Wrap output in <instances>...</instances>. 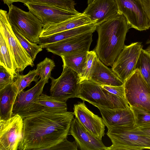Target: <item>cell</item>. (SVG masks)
Listing matches in <instances>:
<instances>
[{
  "label": "cell",
  "mask_w": 150,
  "mask_h": 150,
  "mask_svg": "<svg viewBox=\"0 0 150 150\" xmlns=\"http://www.w3.org/2000/svg\"><path fill=\"white\" fill-rule=\"evenodd\" d=\"M70 112L43 111L23 120L20 150H48L67 139L74 119Z\"/></svg>",
  "instance_id": "1"
},
{
  "label": "cell",
  "mask_w": 150,
  "mask_h": 150,
  "mask_svg": "<svg viewBox=\"0 0 150 150\" xmlns=\"http://www.w3.org/2000/svg\"><path fill=\"white\" fill-rule=\"evenodd\" d=\"M130 28L125 17L119 11L97 26L98 38L94 51L106 66L112 65L125 45L126 35Z\"/></svg>",
  "instance_id": "2"
},
{
  "label": "cell",
  "mask_w": 150,
  "mask_h": 150,
  "mask_svg": "<svg viewBox=\"0 0 150 150\" xmlns=\"http://www.w3.org/2000/svg\"><path fill=\"white\" fill-rule=\"evenodd\" d=\"M106 134L112 144L105 150L150 149V137L134 125L112 127L108 129Z\"/></svg>",
  "instance_id": "3"
},
{
  "label": "cell",
  "mask_w": 150,
  "mask_h": 150,
  "mask_svg": "<svg viewBox=\"0 0 150 150\" xmlns=\"http://www.w3.org/2000/svg\"><path fill=\"white\" fill-rule=\"evenodd\" d=\"M76 97L93 105L112 109L125 108L129 106L125 100L110 93L89 80L79 83Z\"/></svg>",
  "instance_id": "4"
},
{
  "label": "cell",
  "mask_w": 150,
  "mask_h": 150,
  "mask_svg": "<svg viewBox=\"0 0 150 150\" xmlns=\"http://www.w3.org/2000/svg\"><path fill=\"white\" fill-rule=\"evenodd\" d=\"M0 33L4 37L12 58L16 73L22 72L28 66H34L33 61L15 35L8 18L6 11L0 10Z\"/></svg>",
  "instance_id": "5"
},
{
  "label": "cell",
  "mask_w": 150,
  "mask_h": 150,
  "mask_svg": "<svg viewBox=\"0 0 150 150\" xmlns=\"http://www.w3.org/2000/svg\"><path fill=\"white\" fill-rule=\"evenodd\" d=\"M8 18L13 27L30 42L38 43L43 25L30 11H25L13 4L8 6Z\"/></svg>",
  "instance_id": "6"
},
{
  "label": "cell",
  "mask_w": 150,
  "mask_h": 150,
  "mask_svg": "<svg viewBox=\"0 0 150 150\" xmlns=\"http://www.w3.org/2000/svg\"><path fill=\"white\" fill-rule=\"evenodd\" d=\"M126 100L130 106L150 113V87L136 69L124 83Z\"/></svg>",
  "instance_id": "7"
},
{
  "label": "cell",
  "mask_w": 150,
  "mask_h": 150,
  "mask_svg": "<svg viewBox=\"0 0 150 150\" xmlns=\"http://www.w3.org/2000/svg\"><path fill=\"white\" fill-rule=\"evenodd\" d=\"M48 82L46 79H40L32 88L18 94L13 106V116L18 115L24 119L43 111L39 98Z\"/></svg>",
  "instance_id": "8"
},
{
  "label": "cell",
  "mask_w": 150,
  "mask_h": 150,
  "mask_svg": "<svg viewBox=\"0 0 150 150\" xmlns=\"http://www.w3.org/2000/svg\"><path fill=\"white\" fill-rule=\"evenodd\" d=\"M61 75L54 79L51 76L50 96L58 100L66 102L69 98L76 97L79 84V77L71 69L63 66Z\"/></svg>",
  "instance_id": "9"
},
{
  "label": "cell",
  "mask_w": 150,
  "mask_h": 150,
  "mask_svg": "<svg viewBox=\"0 0 150 150\" xmlns=\"http://www.w3.org/2000/svg\"><path fill=\"white\" fill-rule=\"evenodd\" d=\"M142 49L140 42L125 45L112 66V70L124 83L136 69Z\"/></svg>",
  "instance_id": "10"
},
{
  "label": "cell",
  "mask_w": 150,
  "mask_h": 150,
  "mask_svg": "<svg viewBox=\"0 0 150 150\" xmlns=\"http://www.w3.org/2000/svg\"><path fill=\"white\" fill-rule=\"evenodd\" d=\"M23 119L18 115L0 120V150H17L22 139Z\"/></svg>",
  "instance_id": "11"
},
{
  "label": "cell",
  "mask_w": 150,
  "mask_h": 150,
  "mask_svg": "<svg viewBox=\"0 0 150 150\" xmlns=\"http://www.w3.org/2000/svg\"><path fill=\"white\" fill-rule=\"evenodd\" d=\"M118 11L125 17L130 28L139 31L148 29L150 22L141 0H115Z\"/></svg>",
  "instance_id": "12"
},
{
  "label": "cell",
  "mask_w": 150,
  "mask_h": 150,
  "mask_svg": "<svg viewBox=\"0 0 150 150\" xmlns=\"http://www.w3.org/2000/svg\"><path fill=\"white\" fill-rule=\"evenodd\" d=\"M93 32L85 33L41 47L47 52L60 56L80 51H88Z\"/></svg>",
  "instance_id": "13"
},
{
  "label": "cell",
  "mask_w": 150,
  "mask_h": 150,
  "mask_svg": "<svg viewBox=\"0 0 150 150\" xmlns=\"http://www.w3.org/2000/svg\"><path fill=\"white\" fill-rule=\"evenodd\" d=\"M29 11L42 22L43 26L59 23L75 17L82 13L68 11L53 6L36 4L24 3Z\"/></svg>",
  "instance_id": "14"
},
{
  "label": "cell",
  "mask_w": 150,
  "mask_h": 150,
  "mask_svg": "<svg viewBox=\"0 0 150 150\" xmlns=\"http://www.w3.org/2000/svg\"><path fill=\"white\" fill-rule=\"evenodd\" d=\"M73 110L74 115L79 123L93 136L102 140L105 126L102 118L90 110L84 101L74 104Z\"/></svg>",
  "instance_id": "15"
},
{
  "label": "cell",
  "mask_w": 150,
  "mask_h": 150,
  "mask_svg": "<svg viewBox=\"0 0 150 150\" xmlns=\"http://www.w3.org/2000/svg\"><path fill=\"white\" fill-rule=\"evenodd\" d=\"M118 12L115 0H95L83 13L97 26Z\"/></svg>",
  "instance_id": "16"
},
{
  "label": "cell",
  "mask_w": 150,
  "mask_h": 150,
  "mask_svg": "<svg viewBox=\"0 0 150 150\" xmlns=\"http://www.w3.org/2000/svg\"><path fill=\"white\" fill-rule=\"evenodd\" d=\"M69 135L73 136L81 150H105L107 148L101 140L88 132L76 117L71 122Z\"/></svg>",
  "instance_id": "17"
},
{
  "label": "cell",
  "mask_w": 150,
  "mask_h": 150,
  "mask_svg": "<svg viewBox=\"0 0 150 150\" xmlns=\"http://www.w3.org/2000/svg\"><path fill=\"white\" fill-rule=\"evenodd\" d=\"M103 121L108 129L112 127L134 125L133 112L130 106L123 109H112L98 105Z\"/></svg>",
  "instance_id": "18"
},
{
  "label": "cell",
  "mask_w": 150,
  "mask_h": 150,
  "mask_svg": "<svg viewBox=\"0 0 150 150\" xmlns=\"http://www.w3.org/2000/svg\"><path fill=\"white\" fill-rule=\"evenodd\" d=\"M89 80L100 85L120 86L124 83L112 69L107 67L98 57L96 60Z\"/></svg>",
  "instance_id": "19"
},
{
  "label": "cell",
  "mask_w": 150,
  "mask_h": 150,
  "mask_svg": "<svg viewBox=\"0 0 150 150\" xmlns=\"http://www.w3.org/2000/svg\"><path fill=\"white\" fill-rule=\"evenodd\" d=\"M92 23H94L82 13L79 15L65 21L44 26L40 37L49 36Z\"/></svg>",
  "instance_id": "20"
},
{
  "label": "cell",
  "mask_w": 150,
  "mask_h": 150,
  "mask_svg": "<svg viewBox=\"0 0 150 150\" xmlns=\"http://www.w3.org/2000/svg\"><path fill=\"white\" fill-rule=\"evenodd\" d=\"M97 25L92 23L60 32L49 36L40 37L38 43L41 46L69 38L79 35L96 30Z\"/></svg>",
  "instance_id": "21"
},
{
  "label": "cell",
  "mask_w": 150,
  "mask_h": 150,
  "mask_svg": "<svg viewBox=\"0 0 150 150\" xmlns=\"http://www.w3.org/2000/svg\"><path fill=\"white\" fill-rule=\"evenodd\" d=\"M17 91L10 84L0 90V120H6L12 116L13 105Z\"/></svg>",
  "instance_id": "22"
},
{
  "label": "cell",
  "mask_w": 150,
  "mask_h": 150,
  "mask_svg": "<svg viewBox=\"0 0 150 150\" xmlns=\"http://www.w3.org/2000/svg\"><path fill=\"white\" fill-rule=\"evenodd\" d=\"M88 52L82 51L61 55L60 57L63 62V66L67 67L76 72L80 78L82 74Z\"/></svg>",
  "instance_id": "23"
},
{
  "label": "cell",
  "mask_w": 150,
  "mask_h": 150,
  "mask_svg": "<svg viewBox=\"0 0 150 150\" xmlns=\"http://www.w3.org/2000/svg\"><path fill=\"white\" fill-rule=\"evenodd\" d=\"M8 6L15 2L32 3L55 6L71 12H77L75 9L76 3L73 0H2Z\"/></svg>",
  "instance_id": "24"
},
{
  "label": "cell",
  "mask_w": 150,
  "mask_h": 150,
  "mask_svg": "<svg viewBox=\"0 0 150 150\" xmlns=\"http://www.w3.org/2000/svg\"><path fill=\"white\" fill-rule=\"evenodd\" d=\"M39 101L43 107L44 111L55 112L67 111L66 102L58 100L50 96L42 93L39 97Z\"/></svg>",
  "instance_id": "25"
},
{
  "label": "cell",
  "mask_w": 150,
  "mask_h": 150,
  "mask_svg": "<svg viewBox=\"0 0 150 150\" xmlns=\"http://www.w3.org/2000/svg\"><path fill=\"white\" fill-rule=\"evenodd\" d=\"M0 65L5 68L14 78L16 73L13 62L5 40L1 33Z\"/></svg>",
  "instance_id": "26"
},
{
  "label": "cell",
  "mask_w": 150,
  "mask_h": 150,
  "mask_svg": "<svg viewBox=\"0 0 150 150\" xmlns=\"http://www.w3.org/2000/svg\"><path fill=\"white\" fill-rule=\"evenodd\" d=\"M38 76L37 69L30 70L28 73L25 75H21L19 73H16L14 79L15 81L11 83L12 86L17 91V94L23 91L26 87L28 86L31 83L35 81L36 83L38 79L36 77Z\"/></svg>",
  "instance_id": "27"
},
{
  "label": "cell",
  "mask_w": 150,
  "mask_h": 150,
  "mask_svg": "<svg viewBox=\"0 0 150 150\" xmlns=\"http://www.w3.org/2000/svg\"><path fill=\"white\" fill-rule=\"evenodd\" d=\"M13 31L22 46L34 61L37 54L42 50V47L37 43L32 42L23 35L16 29L12 26Z\"/></svg>",
  "instance_id": "28"
},
{
  "label": "cell",
  "mask_w": 150,
  "mask_h": 150,
  "mask_svg": "<svg viewBox=\"0 0 150 150\" xmlns=\"http://www.w3.org/2000/svg\"><path fill=\"white\" fill-rule=\"evenodd\" d=\"M136 69L150 87V53L143 49L139 57Z\"/></svg>",
  "instance_id": "29"
},
{
  "label": "cell",
  "mask_w": 150,
  "mask_h": 150,
  "mask_svg": "<svg viewBox=\"0 0 150 150\" xmlns=\"http://www.w3.org/2000/svg\"><path fill=\"white\" fill-rule=\"evenodd\" d=\"M55 66L54 62L53 60L45 58L37 65L36 69L39 76L38 79L40 78L48 81L51 76V71Z\"/></svg>",
  "instance_id": "30"
},
{
  "label": "cell",
  "mask_w": 150,
  "mask_h": 150,
  "mask_svg": "<svg viewBox=\"0 0 150 150\" xmlns=\"http://www.w3.org/2000/svg\"><path fill=\"white\" fill-rule=\"evenodd\" d=\"M98 57L94 50L88 51L83 69L82 74L79 78L80 83L84 81L89 80L96 60Z\"/></svg>",
  "instance_id": "31"
},
{
  "label": "cell",
  "mask_w": 150,
  "mask_h": 150,
  "mask_svg": "<svg viewBox=\"0 0 150 150\" xmlns=\"http://www.w3.org/2000/svg\"><path fill=\"white\" fill-rule=\"evenodd\" d=\"M133 113L134 125L137 127L150 125V113L137 108L130 106Z\"/></svg>",
  "instance_id": "32"
},
{
  "label": "cell",
  "mask_w": 150,
  "mask_h": 150,
  "mask_svg": "<svg viewBox=\"0 0 150 150\" xmlns=\"http://www.w3.org/2000/svg\"><path fill=\"white\" fill-rule=\"evenodd\" d=\"M14 78L4 67L0 65V90L14 81Z\"/></svg>",
  "instance_id": "33"
},
{
  "label": "cell",
  "mask_w": 150,
  "mask_h": 150,
  "mask_svg": "<svg viewBox=\"0 0 150 150\" xmlns=\"http://www.w3.org/2000/svg\"><path fill=\"white\" fill-rule=\"evenodd\" d=\"M78 146L75 140L71 142L66 139L62 142L50 148L48 150H77Z\"/></svg>",
  "instance_id": "34"
},
{
  "label": "cell",
  "mask_w": 150,
  "mask_h": 150,
  "mask_svg": "<svg viewBox=\"0 0 150 150\" xmlns=\"http://www.w3.org/2000/svg\"><path fill=\"white\" fill-rule=\"evenodd\" d=\"M100 85L102 88L108 91L110 93L120 96L126 100L125 96L124 84L120 86Z\"/></svg>",
  "instance_id": "35"
},
{
  "label": "cell",
  "mask_w": 150,
  "mask_h": 150,
  "mask_svg": "<svg viewBox=\"0 0 150 150\" xmlns=\"http://www.w3.org/2000/svg\"><path fill=\"white\" fill-rule=\"evenodd\" d=\"M144 10L150 22V0H141Z\"/></svg>",
  "instance_id": "36"
},
{
  "label": "cell",
  "mask_w": 150,
  "mask_h": 150,
  "mask_svg": "<svg viewBox=\"0 0 150 150\" xmlns=\"http://www.w3.org/2000/svg\"><path fill=\"white\" fill-rule=\"evenodd\" d=\"M137 127L144 134L150 137V125Z\"/></svg>",
  "instance_id": "37"
},
{
  "label": "cell",
  "mask_w": 150,
  "mask_h": 150,
  "mask_svg": "<svg viewBox=\"0 0 150 150\" xmlns=\"http://www.w3.org/2000/svg\"><path fill=\"white\" fill-rule=\"evenodd\" d=\"M146 43L149 44V45L145 50L147 52L150 53V40H147Z\"/></svg>",
  "instance_id": "38"
},
{
  "label": "cell",
  "mask_w": 150,
  "mask_h": 150,
  "mask_svg": "<svg viewBox=\"0 0 150 150\" xmlns=\"http://www.w3.org/2000/svg\"><path fill=\"white\" fill-rule=\"evenodd\" d=\"M95 0H87V3L89 5L93 2Z\"/></svg>",
  "instance_id": "39"
}]
</instances>
